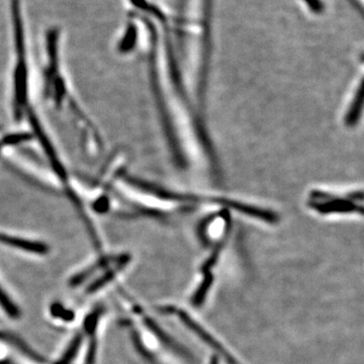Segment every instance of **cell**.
Instances as JSON below:
<instances>
[{
  "mask_svg": "<svg viewBox=\"0 0 364 364\" xmlns=\"http://www.w3.org/2000/svg\"><path fill=\"white\" fill-rule=\"evenodd\" d=\"M176 314H177L178 316H181L182 322L186 323V325H188L191 330H193V331H195L196 334L198 335V336L202 337V338L205 340L207 343L215 347V349H217L220 353L223 354V355L225 356V358H226L230 363L239 364L236 360H235L233 358H232L231 355H230L229 352L225 350L224 347H222L221 344L218 343V342L215 341V340L213 338L210 334H208V333L205 332L202 327H200V326L198 325V323L193 322V318L189 317L188 314L181 312V311H179V312L178 311H176Z\"/></svg>",
  "mask_w": 364,
  "mask_h": 364,
  "instance_id": "8",
  "label": "cell"
},
{
  "mask_svg": "<svg viewBox=\"0 0 364 364\" xmlns=\"http://www.w3.org/2000/svg\"><path fill=\"white\" fill-rule=\"evenodd\" d=\"M33 136L28 133H14L9 135L4 136L0 140V145L4 146H14L18 144L28 142L32 140Z\"/></svg>",
  "mask_w": 364,
  "mask_h": 364,
  "instance_id": "12",
  "label": "cell"
},
{
  "mask_svg": "<svg viewBox=\"0 0 364 364\" xmlns=\"http://www.w3.org/2000/svg\"><path fill=\"white\" fill-rule=\"evenodd\" d=\"M50 313H51L53 317L59 318V320L66 323H70L75 318V313L73 311L66 308L62 304L57 303V301L50 306Z\"/></svg>",
  "mask_w": 364,
  "mask_h": 364,
  "instance_id": "11",
  "label": "cell"
},
{
  "mask_svg": "<svg viewBox=\"0 0 364 364\" xmlns=\"http://www.w3.org/2000/svg\"><path fill=\"white\" fill-rule=\"evenodd\" d=\"M136 33L135 26H129L127 30L126 35H124L123 41L119 45V51L123 53L130 52L133 49L134 45L136 43Z\"/></svg>",
  "mask_w": 364,
  "mask_h": 364,
  "instance_id": "13",
  "label": "cell"
},
{
  "mask_svg": "<svg viewBox=\"0 0 364 364\" xmlns=\"http://www.w3.org/2000/svg\"><path fill=\"white\" fill-rule=\"evenodd\" d=\"M117 258H119V256H102V258H100L97 262L93 263L90 267L72 277L70 280H69V286L71 287L80 286L86 279H90L91 275L100 272V269L111 267V265L116 262Z\"/></svg>",
  "mask_w": 364,
  "mask_h": 364,
  "instance_id": "7",
  "label": "cell"
},
{
  "mask_svg": "<svg viewBox=\"0 0 364 364\" xmlns=\"http://www.w3.org/2000/svg\"><path fill=\"white\" fill-rule=\"evenodd\" d=\"M11 14L16 42V65L14 74V117L20 119L28 100V66L26 59L25 33L21 21L20 0L11 1Z\"/></svg>",
  "mask_w": 364,
  "mask_h": 364,
  "instance_id": "1",
  "label": "cell"
},
{
  "mask_svg": "<svg viewBox=\"0 0 364 364\" xmlns=\"http://www.w3.org/2000/svg\"><path fill=\"white\" fill-rule=\"evenodd\" d=\"M0 364H18L14 363V361L11 360V359L6 358V359H0Z\"/></svg>",
  "mask_w": 364,
  "mask_h": 364,
  "instance_id": "15",
  "label": "cell"
},
{
  "mask_svg": "<svg viewBox=\"0 0 364 364\" xmlns=\"http://www.w3.org/2000/svg\"><path fill=\"white\" fill-rule=\"evenodd\" d=\"M129 261H130V256L127 255V254L119 255V258H117L116 262L109 267V269L105 272V274L100 277V279H97L95 282H93L92 284L86 289V294H92L97 293L100 289H102V287L107 286V284H109V282L114 280V277H117V273L121 272L124 267L128 264Z\"/></svg>",
  "mask_w": 364,
  "mask_h": 364,
  "instance_id": "6",
  "label": "cell"
},
{
  "mask_svg": "<svg viewBox=\"0 0 364 364\" xmlns=\"http://www.w3.org/2000/svg\"><path fill=\"white\" fill-rule=\"evenodd\" d=\"M0 341L11 345V346L14 347L16 350L20 352V353L25 355L26 358H28L30 360L33 361V363L38 364L49 363L47 358L41 355L39 352L33 350L30 345L26 343V341H23V340L21 339V337H18V335L14 334V333L9 331H0Z\"/></svg>",
  "mask_w": 364,
  "mask_h": 364,
  "instance_id": "5",
  "label": "cell"
},
{
  "mask_svg": "<svg viewBox=\"0 0 364 364\" xmlns=\"http://www.w3.org/2000/svg\"><path fill=\"white\" fill-rule=\"evenodd\" d=\"M93 208L97 213H107L109 208V200L107 196H102L93 203Z\"/></svg>",
  "mask_w": 364,
  "mask_h": 364,
  "instance_id": "14",
  "label": "cell"
},
{
  "mask_svg": "<svg viewBox=\"0 0 364 364\" xmlns=\"http://www.w3.org/2000/svg\"><path fill=\"white\" fill-rule=\"evenodd\" d=\"M83 341V335L81 333H77L73 339L71 340L65 352L62 354L61 358L58 359L54 364H70L73 359L77 355L79 348Z\"/></svg>",
  "mask_w": 364,
  "mask_h": 364,
  "instance_id": "9",
  "label": "cell"
},
{
  "mask_svg": "<svg viewBox=\"0 0 364 364\" xmlns=\"http://www.w3.org/2000/svg\"><path fill=\"white\" fill-rule=\"evenodd\" d=\"M309 205L322 215L335 213H363V193H353L347 196L333 195L325 191H314Z\"/></svg>",
  "mask_w": 364,
  "mask_h": 364,
  "instance_id": "2",
  "label": "cell"
},
{
  "mask_svg": "<svg viewBox=\"0 0 364 364\" xmlns=\"http://www.w3.org/2000/svg\"><path fill=\"white\" fill-rule=\"evenodd\" d=\"M28 121H30L31 126H32L33 134L37 136L41 145H42L43 149L45 151L46 155L49 158L55 173L59 176L60 181L63 182V183H67L68 176H67L66 169L64 168L63 164H62L61 160H60L58 154L56 153V150L53 147L51 141L46 135L42 124L39 123V119H38V117H36V114L32 111H28Z\"/></svg>",
  "mask_w": 364,
  "mask_h": 364,
  "instance_id": "3",
  "label": "cell"
},
{
  "mask_svg": "<svg viewBox=\"0 0 364 364\" xmlns=\"http://www.w3.org/2000/svg\"><path fill=\"white\" fill-rule=\"evenodd\" d=\"M1 148H2V146H1V145H0V150H1Z\"/></svg>",
  "mask_w": 364,
  "mask_h": 364,
  "instance_id": "16",
  "label": "cell"
},
{
  "mask_svg": "<svg viewBox=\"0 0 364 364\" xmlns=\"http://www.w3.org/2000/svg\"><path fill=\"white\" fill-rule=\"evenodd\" d=\"M0 306H1L2 311L6 314L7 317L13 318V320H18L21 318L20 308L14 303L13 299L6 293L1 286H0Z\"/></svg>",
  "mask_w": 364,
  "mask_h": 364,
  "instance_id": "10",
  "label": "cell"
},
{
  "mask_svg": "<svg viewBox=\"0 0 364 364\" xmlns=\"http://www.w3.org/2000/svg\"><path fill=\"white\" fill-rule=\"evenodd\" d=\"M0 244L9 246L11 248L20 249L23 252L35 254V255H47L50 252L49 246L44 242L30 240V239L4 233H0Z\"/></svg>",
  "mask_w": 364,
  "mask_h": 364,
  "instance_id": "4",
  "label": "cell"
}]
</instances>
